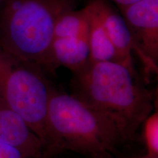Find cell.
<instances>
[{"instance_id":"cell-6","label":"cell","mask_w":158,"mask_h":158,"mask_svg":"<svg viewBox=\"0 0 158 158\" xmlns=\"http://www.w3.org/2000/svg\"><path fill=\"white\" fill-rule=\"evenodd\" d=\"M0 141L16 147L27 158H45L40 138L0 98Z\"/></svg>"},{"instance_id":"cell-1","label":"cell","mask_w":158,"mask_h":158,"mask_svg":"<svg viewBox=\"0 0 158 158\" xmlns=\"http://www.w3.org/2000/svg\"><path fill=\"white\" fill-rule=\"evenodd\" d=\"M47 133L45 158L64 150L103 158L132 140L115 118L54 88L48 102Z\"/></svg>"},{"instance_id":"cell-12","label":"cell","mask_w":158,"mask_h":158,"mask_svg":"<svg viewBox=\"0 0 158 158\" xmlns=\"http://www.w3.org/2000/svg\"><path fill=\"white\" fill-rule=\"evenodd\" d=\"M0 158H27L16 147L0 141Z\"/></svg>"},{"instance_id":"cell-7","label":"cell","mask_w":158,"mask_h":158,"mask_svg":"<svg viewBox=\"0 0 158 158\" xmlns=\"http://www.w3.org/2000/svg\"><path fill=\"white\" fill-rule=\"evenodd\" d=\"M101 18L106 30L115 48L117 62L136 73L134 67L133 53L135 45L125 21L107 0H93Z\"/></svg>"},{"instance_id":"cell-3","label":"cell","mask_w":158,"mask_h":158,"mask_svg":"<svg viewBox=\"0 0 158 158\" xmlns=\"http://www.w3.org/2000/svg\"><path fill=\"white\" fill-rule=\"evenodd\" d=\"M76 0H5L0 7V48L21 62L53 72L56 22Z\"/></svg>"},{"instance_id":"cell-4","label":"cell","mask_w":158,"mask_h":158,"mask_svg":"<svg viewBox=\"0 0 158 158\" xmlns=\"http://www.w3.org/2000/svg\"><path fill=\"white\" fill-rule=\"evenodd\" d=\"M52 87L42 69L0 48V98L48 145L47 114Z\"/></svg>"},{"instance_id":"cell-10","label":"cell","mask_w":158,"mask_h":158,"mask_svg":"<svg viewBox=\"0 0 158 158\" xmlns=\"http://www.w3.org/2000/svg\"><path fill=\"white\" fill-rule=\"evenodd\" d=\"M89 8L88 5L75 10L73 8L63 12L55 24L54 38L78 37L89 31Z\"/></svg>"},{"instance_id":"cell-8","label":"cell","mask_w":158,"mask_h":158,"mask_svg":"<svg viewBox=\"0 0 158 158\" xmlns=\"http://www.w3.org/2000/svg\"><path fill=\"white\" fill-rule=\"evenodd\" d=\"M51 57L56 68L65 67L73 73L81 70L90 60L88 33L78 37L54 38Z\"/></svg>"},{"instance_id":"cell-15","label":"cell","mask_w":158,"mask_h":158,"mask_svg":"<svg viewBox=\"0 0 158 158\" xmlns=\"http://www.w3.org/2000/svg\"><path fill=\"white\" fill-rule=\"evenodd\" d=\"M4 1H5V0H0V7H1L2 5V3L4 2Z\"/></svg>"},{"instance_id":"cell-2","label":"cell","mask_w":158,"mask_h":158,"mask_svg":"<svg viewBox=\"0 0 158 158\" xmlns=\"http://www.w3.org/2000/svg\"><path fill=\"white\" fill-rule=\"evenodd\" d=\"M71 88L73 95L122 124L132 140L152 110L138 74L116 62H89L74 73Z\"/></svg>"},{"instance_id":"cell-13","label":"cell","mask_w":158,"mask_h":158,"mask_svg":"<svg viewBox=\"0 0 158 158\" xmlns=\"http://www.w3.org/2000/svg\"><path fill=\"white\" fill-rule=\"evenodd\" d=\"M107 1L113 2L114 3L116 4L118 7H123V6H127L138 2L141 0H107Z\"/></svg>"},{"instance_id":"cell-14","label":"cell","mask_w":158,"mask_h":158,"mask_svg":"<svg viewBox=\"0 0 158 158\" xmlns=\"http://www.w3.org/2000/svg\"><path fill=\"white\" fill-rule=\"evenodd\" d=\"M103 158H106V157H103ZM135 158H153V157H149V156H148V155H145V156H143V157H135Z\"/></svg>"},{"instance_id":"cell-9","label":"cell","mask_w":158,"mask_h":158,"mask_svg":"<svg viewBox=\"0 0 158 158\" xmlns=\"http://www.w3.org/2000/svg\"><path fill=\"white\" fill-rule=\"evenodd\" d=\"M88 6L89 8L88 31L89 62H117L116 50L102 22L101 18L93 0L88 4Z\"/></svg>"},{"instance_id":"cell-5","label":"cell","mask_w":158,"mask_h":158,"mask_svg":"<svg viewBox=\"0 0 158 158\" xmlns=\"http://www.w3.org/2000/svg\"><path fill=\"white\" fill-rule=\"evenodd\" d=\"M135 45V54L150 73L158 67V0L118 7Z\"/></svg>"},{"instance_id":"cell-11","label":"cell","mask_w":158,"mask_h":158,"mask_svg":"<svg viewBox=\"0 0 158 158\" xmlns=\"http://www.w3.org/2000/svg\"><path fill=\"white\" fill-rule=\"evenodd\" d=\"M143 139L147 149V155L158 158V113L151 114L144 120Z\"/></svg>"}]
</instances>
